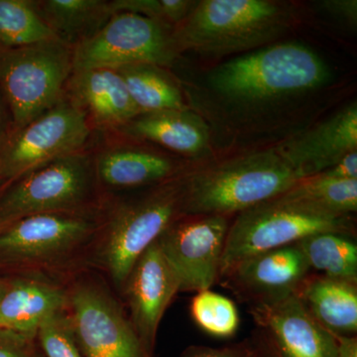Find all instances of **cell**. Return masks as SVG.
<instances>
[{"label": "cell", "instance_id": "29", "mask_svg": "<svg viewBox=\"0 0 357 357\" xmlns=\"http://www.w3.org/2000/svg\"><path fill=\"white\" fill-rule=\"evenodd\" d=\"M197 1L191 0H114L116 13L139 14L173 26L180 24L192 13Z\"/></svg>", "mask_w": 357, "mask_h": 357}, {"label": "cell", "instance_id": "2", "mask_svg": "<svg viewBox=\"0 0 357 357\" xmlns=\"http://www.w3.org/2000/svg\"><path fill=\"white\" fill-rule=\"evenodd\" d=\"M100 210L42 213L11 222L0 232V269L15 277L67 285L91 257L100 225Z\"/></svg>", "mask_w": 357, "mask_h": 357}, {"label": "cell", "instance_id": "27", "mask_svg": "<svg viewBox=\"0 0 357 357\" xmlns=\"http://www.w3.org/2000/svg\"><path fill=\"white\" fill-rule=\"evenodd\" d=\"M190 312L196 325L213 337H234L241 324L234 301L211 290L197 293L192 299Z\"/></svg>", "mask_w": 357, "mask_h": 357}, {"label": "cell", "instance_id": "6", "mask_svg": "<svg viewBox=\"0 0 357 357\" xmlns=\"http://www.w3.org/2000/svg\"><path fill=\"white\" fill-rule=\"evenodd\" d=\"M103 199L95 172V155L84 150L39 167L0 192V223L42 213L100 210Z\"/></svg>", "mask_w": 357, "mask_h": 357}, {"label": "cell", "instance_id": "38", "mask_svg": "<svg viewBox=\"0 0 357 357\" xmlns=\"http://www.w3.org/2000/svg\"><path fill=\"white\" fill-rule=\"evenodd\" d=\"M10 223L11 222L0 223V232H1L2 230H3L4 229H6V227H8V225H10Z\"/></svg>", "mask_w": 357, "mask_h": 357}, {"label": "cell", "instance_id": "26", "mask_svg": "<svg viewBox=\"0 0 357 357\" xmlns=\"http://www.w3.org/2000/svg\"><path fill=\"white\" fill-rule=\"evenodd\" d=\"M59 40L31 0H0V49Z\"/></svg>", "mask_w": 357, "mask_h": 357}, {"label": "cell", "instance_id": "5", "mask_svg": "<svg viewBox=\"0 0 357 357\" xmlns=\"http://www.w3.org/2000/svg\"><path fill=\"white\" fill-rule=\"evenodd\" d=\"M328 66L305 45H270L211 70V89L232 102L258 103L300 95L323 86Z\"/></svg>", "mask_w": 357, "mask_h": 357}, {"label": "cell", "instance_id": "22", "mask_svg": "<svg viewBox=\"0 0 357 357\" xmlns=\"http://www.w3.org/2000/svg\"><path fill=\"white\" fill-rule=\"evenodd\" d=\"M35 3L54 34L73 49L100 31L115 13L112 1L105 0H40Z\"/></svg>", "mask_w": 357, "mask_h": 357}, {"label": "cell", "instance_id": "34", "mask_svg": "<svg viewBox=\"0 0 357 357\" xmlns=\"http://www.w3.org/2000/svg\"><path fill=\"white\" fill-rule=\"evenodd\" d=\"M252 340L255 344L257 357H282L280 352L275 347L273 340L264 331H256Z\"/></svg>", "mask_w": 357, "mask_h": 357}, {"label": "cell", "instance_id": "24", "mask_svg": "<svg viewBox=\"0 0 357 357\" xmlns=\"http://www.w3.org/2000/svg\"><path fill=\"white\" fill-rule=\"evenodd\" d=\"M296 244L311 270L330 278L357 282L356 237L338 232H319Z\"/></svg>", "mask_w": 357, "mask_h": 357}, {"label": "cell", "instance_id": "13", "mask_svg": "<svg viewBox=\"0 0 357 357\" xmlns=\"http://www.w3.org/2000/svg\"><path fill=\"white\" fill-rule=\"evenodd\" d=\"M178 292L177 274L155 241L138 258L119 293L131 325L150 354H154L160 324Z\"/></svg>", "mask_w": 357, "mask_h": 357}, {"label": "cell", "instance_id": "9", "mask_svg": "<svg viewBox=\"0 0 357 357\" xmlns=\"http://www.w3.org/2000/svg\"><path fill=\"white\" fill-rule=\"evenodd\" d=\"M319 232L356 237V227L351 215H326L280 197L241 211L229 225L220 277L244 258L292 245Z\"/></svg>", "mask_w": 357, "mask_h": 357}, {"label": "cell", "instance_id": "39", "mask_svg": "<svg viewBox=\"0 0 357 357\" xmlns=\"http://www.w3.org/2000/svg\"><path fill=\"white\" fill-rule=\"evenodd\" d=\"M6 184L3 182V181L0 178V192H1V190L3 189L4 187H6Z\"/></svg>", "mask_w": 357, "mask_h": 357}, {"label": "cell", "instance_id": "11", "mask_svg": "<svg viewBox=\"0 0 357 357\" xmlns=\"http://www.w3.org/2000/svg\"><path fill=\"white\" fill-rule=\"evenodd\" d=\"M173 26L139 14L116 13L91 38L73 49V70L132 64L172 65L178 51Z\"/></svg>", "mask_w": 357, "mask_h": 357}, {"label": "cell", "instance_id": "4", "mask_svg": "<svg viewBox=\"0 0 357 357\" xmlns=\"http://www.w3.org/2000/svg\"><path fill=\"white\" fill-rule=\"evenodd\" d=\"M292 10L272 0H203L174 28L178 53L222 56L260 48L294 24Z\"/></svg>", "mask_w": 357, "mask_h": 357}, {"label": "cell", "instance_id": "15", "mask_svg": "<svg viewBox=\"0 0 357 357\" xmlns=\"http://www.w3.org/2000/svg\"><path fill=\"white\" fill-rule=\"evenodd\" d=\"M249 314L271 337L282 357H337L333 333L310 314L296 293L249 306Z\"/></svg>", "mask_w": 357, "mask_h": 357}, {"label": "cell", "instance_id": "16", "mask_svg": "<svg viewBox=\"0 0 357 357\" xmlns=\"http://www.w3.org/2000/svg\"><path fill=\"white\" fill-rule=\"evenodd\" d=\"M276 151L302 180L318 175L357 152V107H349L286 141Z\"/></svg>", "mask_w": 357, "mask_h": 357}, {"label": "cell", "instance_id": "36", "mask_svg": "<svg viewBox=\"0 0 357 357\" xmlns=\"http://www.w3.org/2000/svg\"><path fill=\"white\" fill-rule=\"evenodd\" d=\"M333 335L337 344V357H357L356 335Z\"/></svg>", "mask_w": 357, "mask_h": 357}, {"label": "cell", "instance_id": "21", "mask_svg": "<svg viewBox=\"0 0 357 357\" xmlns=\"http://www.w3.org/2000/svg\"><path fill=\"white\" fill-rule=\"evenodd\" d=\"M296 294L326 330L335 335H356L357 282L310 274Z\"/></svg>", "mask_w": 357, "mask_h": 357}, {"label": "cell", "instance_id": "31", "mask_svg": "<svg viewBox=\"0 0 357 357\" xmlns=\"http://www.w3.org/2000/svg\"><path fill=\"white\" fill-rule=\"evenodd\" d=\"M256 349L252 338L243 342L225 345L223 347H208L192 345L183 352L182 357H256Z\"/></svg>", "mask_w": 357, "mask_h": 357}, {"label": "cell", "instance_id": "33", "mask_svg": "<svg viewBox=\"0 0 357 357\" xmlns=\"http://www.w3.org/2000/svg\"><path fill=\"white\" fill-rule=\"evenodd\" d=\"M333 180H354L357 178V152L344 157L335 165L318 174Z\"/></svg>", "mask_w": 357, "mask_h": 357}, {"label": "cell", "instance_id": "35", "mask_svg": "<svg viewBox=\"0 0 357 357\" xmlns=\"http://www.w3.org/2000/svg\"><path fill=\"white\" fill-rule=\"evenodd\" d=\"M13 132V116L6 98L0 89V147L6 142Z\"/></svg>", "mask_w": 357, "mask_h": 357}, {"label": "cell", "instance_id": "3", "mask_svg": "<svg viewBox=\"0 0 357 357\" xmlns=\"http://www.w3.org/2000/svg\"><path fill=\"white\" fill-rule=\"evenodd\" d=\"M300 181L276 149L225 160L185 174V215L230 218L281 196Z\"/></svg>", "mask_w": 357, "mask_h": 357}, {"label": "cell", "instance_id": "7", "mask_svg": "<svg viewBox=\"0 0 357 357\" xmlns=\"http://www.w3.org/2000/svg\"><path fill=\"white\" fill-rule=\"evenodd\" d=\"M66 289V311L84 356L155 357L134 330L119 294L100 272L83 270Z\"/></svg>", "mask_w": 357, "mask_h": 357}, {"label": "cell", "instance_id": "14", "mask_svg": "<svg viewBox=\"0 0 357 357\" xmlns=\"http://www.w3.org/2000/svg\"><path fill=\"white\" fill-rule=\"evenodd\" d=\"M311 268L297 244L272 249L234 263L218 279L249 306L276 302L297 292Z\"/></svg>", "mask_w": 357, "mask_h": 357}, {"label": "cell", "instance_id": "19", "mask_svg": "<svg viewBox=\"0 0 357 357\" xmlns=\"http://www.w3.org/2000/svg\"><path fill=\"white\" fill-rule=\"evenodd\" d=\"M67 304L65 285L30 277L9 278L0 300V330L37 335L42 321Z\"/></svg>", "mask_w": 357, "mask_h": 357}, {"label": "cell", "instance_id": "1", "mask_svg": "<svg viewBox=\"0 0 357 357\" xmlns=\"http://www.w3.org/2000/svg\"><path fill=\"white\" fill-rule=\"evenodd\" d=\"M184 175L146 189L103 196L91 268L119 293L129 272L169 225L185 215Z\"/></svg>", "mask_w": 357, "mask_h": 357}, {"label": "cell", "instance_id": "23", "mask_svg": "<svg viewBox=\"0 0 357 357\" xmlns=\"http://www.w3.org/2000/svg\"><path fill=\"white\" fill-rule=\"evenodd\" d=\"M140 114L187 109L182 93L163 67L132 64L114 68Z\"/></svg>", "mask_w": 357, "mask_h": 357}, {"label": "cell", "instance_id": "17", "mask_svg": "<svg viewBox=\"0 0 357 357\" xmlns=\"http://www.w3.org/2000/svg\"><path fill=\"white\" fill-rule=\"evenodd\" d=\"M95 172L103 196L153 187L188 172L178 160L131 145H112L95 155Z\"/></svg>", "mask_w": 357, "mask_h": 357}, {"label": "cell", "instance_id": "37", "mask_svg": "<svg viewBox=\"0 0 357 357\" xmlns=\"http://www.w3.org/2000/svg\"><path fill=\"white\" fill-rule=\"evenodd\" d=\"M7 286H8V280H0V300L6 293Z\"/></svg>", "mask_w": 357, "mask_h": 357}, {"label": "cell", "instance_id": "40", "mask_svg": "<svg viewBox=\"0 0 357 357\" xmlns=\"http://www.w3.org/2000/svg\"><path fill=\"white\" fill-rule=\"evenodd\" d=\"M256 357H257V356H256Z\"/></svg>", "mask_w": 357, "mask_h": 357}, {"label": "cell", "instance_id": "12", "mask_svg": "<svg viewBox=\"0 0 357 357\" xmlns=\"http://www.w3.org/2000/svg\"><path fill=\"white\" fill-rule=\"evenodd\" d=\"M229 225L225 215H185L157 239L177 274L181 292L211 290L218 283Z\"/></svg>", "mask_w": 357, "mask_h": 357}, {"label": "cell", "instance_id": "25", "mask_svg": "<svg viewBox=\"0 0 357 357\" xmlns=\"http://www.w3.org/2000/svg\"><path fill=\"white\" fill-rule=\"evenodd\" d=\"M281 199L309 210L332 215H351L357 211V178L333 180L321 175L298 181Z\"/></svg>", "mask_w": 357, "mask_h": 357}, {"label": "cell", "instance_id": "30", "mask_svg": "<svg viewBox=\"0 0 357 357\" xmlns=\"http://www.w3.org/2000/svg\"><path fill=\"white\" fill-rule=\"evenodd\" d=\"M0 357H45L37 335L0 330Z\"/></svg>", "mask_w": 357, "mask_h": 357}, {"label": "cell", "instance_id": "18", "mask_svg": "<svg viewBox=\"0 0 357 357\" xmlns=\"http://www.w3.org/2000/svg\"><path fill=\"white\" fill-rule=\"evenodd\" d=\"M67 89L91 128L119 131L141 114L114 68L73 70Z\"/></svg>", "mask_w": 357, "mask_h": 357}, {"label": "cell", "instance_id": "10", "mask_svg": "<svg viewBox=\"0 0 357 357\" xmlns=\"http://www.w3.org/2000/svg\"><path fill=\"white\" fill-rule=\"evenodd\" d=\"M91 129L84 110L65 96L0 147V178L7 185L50 162L84 151Z\"/></svg>", "mask_w": 357, "mask_h": 357}, {"label": "cell", "instance_id": "28", "mask_svg": "<svg viewBox=\"0 0 357 357\" xmlns=\"http://www.w3.org/2000/svg\"><path fill=\"white\" fill-rule=\"evenodd\" d=\"M66 309L49 314L39 326L37 340L45 357H86L77 344Z\"/></svg>", "mask_w": 357, "mask_h": 357}, {"label": "cell", "instance_id": "20", "mask_svg": "<svg viewBox=\"0 0 357 357\" xmlns=\"http://www.w3.org/2000/svg\"><path fill=\"white\" fill-rule=\"evenodd\" d=\"M119 131L185 156L203 153L210 141L206 124L188 109L139 114Z\"/></svg>", "mask_w": 357, "mask_h": 357}, {"label": "cell", "instance_id": "32", "mask_svg": "<svg viewBox=\"0 0 357 357\" xmlns=\"http://www.w3.org/2000/svg\"><path fill=\"white\" fill-rule=\"evenodd\" d=\"M321 7L337 20L344 21L351 27H356V0H326L321 2Z\"/></svg>", "mask_w": 357, "mask_h": 357}, {"label": "cell", "instance_id": "8", "mask_svg": "<svg viewBox=\"0 0 357 357\" xmlns=\"http://www.w3.org/2000/svg\"><path fill=\"white\" fill-rule=\"evenodd\" d=\"M72 73L73 48L60 40L0 49V89L13 116V133L65 98Z\"/></svg>", "mask_w": 357, "mask_h": 357}]
</instances>
